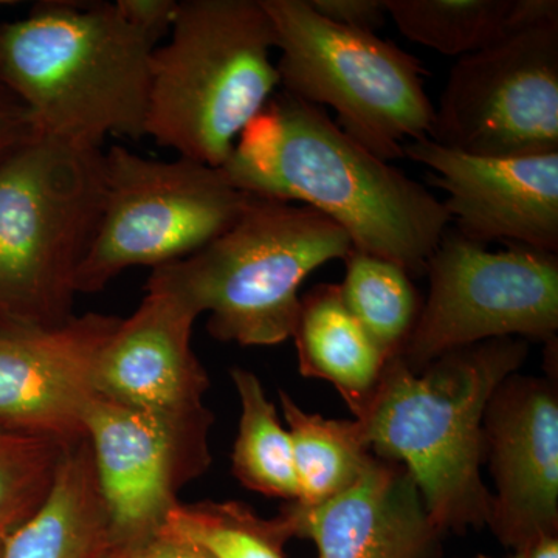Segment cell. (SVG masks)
<instances>
[{"instance_id":"24","label":"cell","mask_w":558,"mask_h":558,"mask_svg":"<svg viewBox=\"0 0 558 558\" xmlns=\"http://www.w3.org/2000/svg\"><path fill=\"white\" fill-rule=\"evenodd\" d=\"M64 444L0 427V543L46 501Z\"/></svg>"},{"instance_id":"13","label":"cell","mask_w":558,"mask_h":558,"mask_svg":"<svg viewBox=\"0 0 558 558\" xmlns=\"http://www.w3.org/2000/svg\"><path fill=\"white\" fill-rule=\"evenodd\" d=\"M486 461L495 481L486 526L524 553L558 535V395L553 380L508 377L484 414Z\"/></svg>"},{"instance_id":"15","label":"cell","mask_w":558,"mask_h":558,"mask_svg":"<svg viewBox=\"0 0 558 558\" xmlns=\"http://www.w3.org/2000/svg\"><path fill=\"white\" fill-rule=\"evenodd\" d=\"M197 314L174 292L148 281L134 314L121 318L102 349L97 391L172 421L213 427L209 377L193 349Z\"/></svg>"},{"instance_id":"4","label":"cell","mask_w":558,"mask_h":558,"mask_svg":"<svg viewBox=\"0 0 558 558\" xmlns=\"http://www.w3.org/2000/svg\"><path fill=\"white\" fill-rule=\"evenodd\" d=\"M277 36L260 0H182L150 60L146 135L222 168L281 86Z\"/></svg>"},{"instance_id":"30","label":"cell","mask_w":558,"mask_h":558,"mask_svg":"<svg viewBox=\"0 0 558 558\" xmlns=\"http://www.w3.org/2000/svg\"><path fill=\"white\" fill-rule=\"evenodd\" d=\"M521 554L524 558H558V535L539 538Z\"/></svg>"},{"instance_id":"16","label":"cell","mask_w":558,"mask_h":558,"mask_svg":"<svg viewBox=\"0 0 558 558\" xmlns=\"http://www.w3.org/2000/svg\"><path fill=\"white\" fill-rule=\"evenodd\" d=\"M293 538L312 539L318 558H440L442 532L429 520L409 470L371 458L347 490L318 506L290 501L279 512Z\"/></svg>"},{"instance_id":"25","label":"cell","mask_w":558,"mask_h":558,"mask_svg":"<svg viewBox=\"0 0 558 558\" xmlns=\"http://www.w3.org/2000/svg\"><path fill=\"white\" fill-rule=\"evenodd\" d=\"M319 16L349 31L376 33L387 24L385 0H307Z\"/></svg>"},{"instance_id":"2","label":"cell","mask_w":558,"mask_h":558,"mask_svg":"<svg viewBox=\"0 0 558 558\" xmlns=\"http://www.w3.org/2000/svg\"><path fill=\"white\" fill-rule=\"evenodd\" d=\"M527 355V341L515 337L454 349L418 373L396 354L352 413L374 457L409 470L442 534L487 524L492 492L481 475L484 414Z\"/></svg>"},{"instance_id":"28","label":"cell","mask_w":558,"mask_h":558,"mask_svg":"<svg viewBox=\"0 0 558 558\" xmlns=\"http://www.w3.org/2000/svg\"><path fill=\"white\" fill-rule=\"evenodd\" d=\"M35 132L24 105L11 92L7 97L0 94V160Z\"/></svg>"},{"instance_id":"31","label":"cell","mask_w":558,"mask_h":558,"mask_svg":"<svg viewBox=\"0 0 558 558\" xmlns=\"http://www.w3.org/2000/svg\"><path fill=\"white\" fill-rule=\"evenodd\" d=\"M475 558H490V557H487V556H483V554H481V556H476ZM509 558H524L523 557V554H513L512 557H509Z\"/></svg>"},{"instance_id":"18","label":"cell","mask_w":558,"mask_h":558,"mask_svg":"<svg viewBox=\"0 0 558 558\" xmlns=\"http://www.w3.org/2000/svg\"><path fill=\"white\" fill-rule=\"evenodd\" d=\"M292 339L301 376L332 384L352 413L391 359L348 310L339 284H318L301 296Z\"/></svg>"},{"instance_id":"3","label":"cell","mask_w":558,"mask_h":558,"mask_svg":"<svg viewBox=\"0 0 558 558\" xmlns=\"http://www.w3.org/2000/svg\"><path fill=\"white\" fill-rule=\"evenodd\" d=\"M157 46L117 2L40 3L0 27V83L39 134L102 149L146 137Z\"/></svg>"},{"instance_id":"5","label":"cell","mask_w":558,"mask_h":558,"mask_svg":"<svg viewBox=\"0 0 558 558\" xmlns=\"http://www.w3.org/2000/svg\"><path fill=\"white\" fill-rule=\"evenodd\" d=\"M351 248L347 231L317 209L252 196L226 233L190 258L157 267L149 281L207 312L216 340L275 347L292 339L301 284Z\"/></svg>"},{"instance_id":"17","label":"cell","mask_w":558,"mask_h":558,"mask_svg":"<svg viewBox=\"0 0 558 558\" xmlns=\"http://www.w3.org/2000/svg\"><path fill=\"white\" fill-rule=\"evenodd\" d=\"M112 537L87 439L65 446L46 501L0 543V558H106Z\"/></svg>"},{"instance_id":"8","label":"cell","mask_w":558,"mask_h":558,"mask_svg":"<svg viewBox=\"0 0 558 558\" xmlns=\"http://www.w3.org/2000/svg\"><path fill=\"white\" fill-rule=\"evenodd\" d=\"M100 223L76 277V292H100L132 267L190 258L241 218L252 194L222 168L190 159H146L121 145L105 153Z\"/></svg>"},{"instance_id":"20","label":"cell","mask_w":558,"mask_h":558,"mask_svg":"<svg viewBox=\"0 0 558 558\" xmlns=\"http://www.w3.org/2000/svg\"><path fill=\"white\" fill-rule=\"evenodd\" d=\"M241 403L240 427L231 454V472L242 486L264 497L299 498L292 440L279 422L277 407L267 398L259 377L244 368L231 369Z\"/></svg>"},{"instance_id":"6","label":"cell","mask_w":558,"mask_h":558,"mask_svg":"<svg viewBox=\"0 0 558 558\" xmlns=\"http://www.w3.org/2000/svg\"><path fill=\"white\" fill-rule=\"evenodd\" d=\"M106 190L102 149L35 132L0 160V314L57 326L73 315Z\"/></svg>"},{"instance_id":"22","label":"cell","mask_w":558,"mask_h":558,"mask_svg":"<svg viewBox=\"0 0 558 558\" xmlns=\"http://www.w3.org/2000/svg\"><path fill=\"white\" fill-rule=\"evenodd\" d=\"M161 532L189 542L209 558H286L292 532L281 515L263 519L244 502H179Z\"/></svg>"},{"instance_id":"23","label":"cell","mask_w":558,"mask_h":558,"mask_svg":"<svg viewBox=\"0 0 558 558\" xmlns=\"http://www.w3.org/2000/svg\"><path fill=\"white\" fill-rule=\"evenodd\" d=\"M388 16L407 39L465 57L508 35L510 0H385Z\"/></svg>"},{"instance_id":"1","label":"cell","mask_w":558,"mask_h":558,"mask_svg":"<svg viewBox=\"0 0 558 558\" xmlns=\"http://www.w3.org/2000/svg\"><path fill=\"white\" fill-rule=\"evenodd\" d=\"M236 189L317 209L339 223L352 248L424 275L447 233L442 202L374 156L318 106L288 92L245 128L222 167Z\"/></svg>"},{"instance_id":"27","label":"cell","mask_w":558,"mask_h":558,"mask_svg":"<svg viewBox=\"0 0 558 558\" xmlns=\"http://www.w3.org/2000/svg\"><path fill=\"white\" fill-rule=\"evenodd\" d=\"M128 20L137 24L157 40L170 33L179 2L174 0H117Z\"/></svg>"},{"instance_id":"26","label":"cell","mask_w":558,"mask_h":558,"mask_svg":"<svg viewBox=\"0 0 558 558\" xmlns=\"http://www.w3.org/2000/svg\"><path fill=\"white\" fill-rule=\"evenodd\" d=\"M106 558H209L189 542L159 532L153 537L130 545L110 546Z\"/></svg>"},{"instance_id":"29","label":"cell","mask_w":558,"mask_h":558,"mask_svg":"<svg viewBox=\"0 0 558 558\" xmlns=\"http://www.w3.org/2000/svg\"><path fill=\"white\" fill-rule=\"evenodd\" d=\"M550 24H558L557 0H510L509 33Z\"/></svg>"},{"instance_id":"21","label":"cell","mask_w":558,"mask_h":558,"mask_svg":"<svg viewBox=\"0 0 558 558\" xmlns=\"http://www.w3.org/2000/svg\"><path fill=\"white\" fill-rule=\"evenodd\" d=\"M341 299L377 347L399 354L421 312V296L409 271L391 260L351 248L344 256Z\"/></svg>"},{"instance_id":"9","label":"cell","mask_w":558,"mask_h":558,"mask_svg":"<svg viewBox=\"0 0 558 558\" xmlns=\"http://www.w3.org/2000/svg\"><path fill=\"white\" fill-rule=\"evenodd\" d=\"M428 299L399 352L418 373L454 349L492 339H557L558 256L484 245L444 234L428 259Z\"/></svg>"},{"instance_id":"10","label":"cell","mask_w":558,"mask_h":558,"mask_svg":"<svg viewBox=\"0 0 558 558\" xmlns=\"http://www.w3.org/2000/svg\"><path fill=\"white\" fill-rule=\"evenodd\" d=\"M429 138L480 157L558 153V24L510 32L459 58Z\"/></svg>"},{"instance_id":"19","label":"cell","mask_w":558,"mask_h":558,"mask_svg":"<svg viewBox=\"0 0 558 558\" xmlns=\"http://www.w3.org/2000/svg\"><path fill=\"white\" fill-rule=\"evenodd\" d=\"M279 400L292 440L296 502L312 508L351 487L374 457L359 422L310 413L286 391Z\"/></svg>"},{"instance_id":"7","label":"cell","mask_w":558,"mask_h":558,"mask_svg":"<svg viewBox=\"0 0 558 558\" xmlns=\"http://www.w3.org/2000/svg\"><path fill=\"white\" fill-rule=\"evenodd\" d=\"M274 24L282 90L336 110L337 124L385 161L429 138L435 106L417 58L377 33L349 31L315 13L307 0H260Z\"/></svg>"},{"instance_id":"11","label":"cell","mask_w":558,"mask_h":558,"mask_svg":"<svg viewBox=\"0 0 558 558\" xmlns=\"http://www.w3.org/2000/svg\"><path fill=\"white\" fill-rule=\"evenodd\" d=\"M84 425L112 545L159 534L180 490L211 464L207 425L172 421L101 395L92 400Z\"/></svg>"},{"instance_id":"12","label":"cell","mask_w":558,"mask_h":558,"mask_svg":"<svg viewBox=\"0 0 558 558\" xmlns=\"http://www.w3.org/2000/svg\"><path fill=\"white\" fill-rule=\"evenodd\" d=\"M116 315L87 312L57 326L0 323V427L69 446L86 439L97 366L119 328Z\"/></svg>"},{"instance_id":"14","label":"cell","mask_w":558,"mask_h":558,"mask_svg":"<svg viewBox=\"0 0 558 558\" xmlns=\"http://www.w3.org/2000/svg\"><path fill=\"white\" fill-rule=\"evenodd\" d=\"M403 157L432 170L427 182L446 191L459 236L557 255L558 153L480 157L422 138L407 143Z\"/></svg>"}]
</instances>
